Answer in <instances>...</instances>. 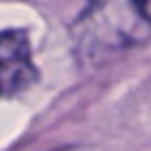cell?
Listing matches in <instances>:
<instances>
[{
	"instance_id": "6da1fadb",
	"label": "cell",
	"mask_w": 151,
	"mask_h": 151,
	"mask_svg": "<svg viewBox=\"0 0 151 151\" xmlns=\"http://www.w3.org/2000/svg\"><path fill=\"white\" fill-rule=\"evenodd\" d=\"M151 38V19L139 0H87L71 24L73 50L83 61H104Z\"/></svg>"
},
{
	"instance_id": "7a4b0ae2",
	"label": "cell",
	"mask_w": 151,
	"mask_h": 151,
	"mask_svg": "<svg viewBox=\"0 0 151 151\" xmlns=\"http://www.w3.org/2000/svg\"><path fill=\"white\" fill-rule=\"evenodd\" d=\"M28 52V38L24 31L0 33V92L24 87L35 78Z\"/></svg>"
},
{
	"instance_id": "3957f363",
	"label": "cell",
	"mask_w": 151,
	"mask_h": 151,
	"mask_svg": "<svg viewBox=\"0 0 151 151\" xmlns=\"http://www.w3.org/2000/svg\"><path fill=\"white\" fill-rule=\"evenodd\" d=\"M139 5L144 7V12H146V17L151 19V0H139Z\"/></svg>"
}]
</instances>
